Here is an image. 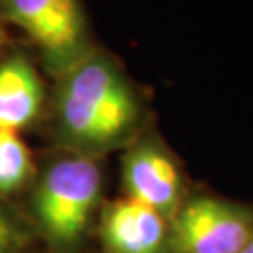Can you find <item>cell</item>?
<instances>
[{
	"label": "cell",
	"instance_id": "6da1fadb",
	"mask_svg": "<svg viewBox=\"0 0 253 253\" xmlns=\"http://www.w3.org/2000/svg\"><path fill=\"white\" fill-rule=\"evenodd\" d=\"M139 115L135 90L105 56H84L64 73L56 124L73 148L96 152L118 145L135 129Z\"/></svg>",
	"mask_w": 253,
	"mask_h": 253
},
{
	"label": "cell",
	"instance_id": "7a4b0ae2",
	"mask_svg": "<svg viewBox=\"0 0 253 253\" xmlns=\"http://www.w3.org/2000/svg\"><path fill=\"white\" fill-rule=\"evenodd\" d=\"M101 191V171L86 156L54 162L34 193V210L47 238L58 248L77 244Z\"/></svg>",
	"mask_w": 253,
	"mask_h": 253
},
{
	"label": "cell",
	"instance_id": "3957f363",
	"mask_svg": "<svg viewBox=\"0 0 253 253\" xmlns=\"http://www.w3.org/2000/svg\"><path fill=\"white\" fill-rule=\"evenodd\" d=\"M8 17L40 47L49 66L68 72L83 60L86 47L79 0H0Z\"/></svg>",
	"mask_w": 253,
	"mask_h": 253
},
{
	"label": "cell",
	"instance_id": "277c9868",
	"mask_svg": "<svg viewBox=\"0 0 253 253\" xmlns=\"http://www.w3.org/2000/svg\"><path fill=\"white\" fill-rule=\"evenodd\" d=\"M253 238L250 216L214 197H195L176 212L172 246L178 253H242Z\"/></svg>",
	"mask_w": 253,
	"mask_h": 253
},
{
	"label": "cell",
	"instance_id": "5b68a950",
	"mask_svg": "<svg viewBox=\"0 0 253 253\" xmlns=\"http://www.w3.org/2000/svg\"><path fill=\"white\" fill-rule=\"evenodd\" d=\"M124 186L127 197L145 203L160 214H171L180 201L178 169L156 145L145 143L124 160Z\"/></svg>",
	"mask_w": 253,
	"mask_h": 253
},
{
	"label": "cell",
	"instance_id": "8992f818",
	"mask_svg": "<svg viewBox=\"0 0 253 253\" xmlns=\"http://www.w3.org/2000/svg\"><path fill=\"white\" fill-rule=\"evenodd\" d=\"M101 236L109 253H160L167 227L158 210L126 197L105 210Z\"/></svg>",
	"mask_w": 253,
	"mask_h": 253
},
{
	"label": "cell",
	"instance_id": "52a82bcc",
	"mask_svg": "<svg viewBox=\"0 0 253 253\" xmlns=\"http://www.w3.org/2000/svg\"><path fill=\"white\" fill-rule=\"evenodd\" d=\"M42 101V81L23 56L0 64V129L19 131L28 126L40 113Z\"/></svg>",
	"mask_w": 253,
	"mask_h": 253
},
{
	"label": "cell",
	"instance_id": "ba28073f",
	"mask_svg": "<svg viewBox=\"0 0 253 253\" xmlns=\"http://www.w3.org/2000/svg\"><path fill=\"white\" fill-rule=\"evenodd\" d=\"M32 174V156L13 129H0V195L25 186Z\"/></svg>",
	"mask_w": 253,
	"mask_h": 253
},
{
	"label": "cell",
	"instance_id": "9c48e42d",
	"mask_svg": "<svg viewBox=\"0 0 253 253\" xmlns=\"http://www.w3.org/2000/svg\"><path fill=\"white\" fill-rule=\"evenodd\" d=\"M21 246V233L11 217L0 208V253H13Z\"/></svg>",
	"mask_w": 253,
	"mask_h": 253
},
{
	"label": "cell",
	"instance_id": "30bf717a",
	"mask_svg": "<svg viewBox=\"0 0 253 253\" xmlns=\"http://www.w3.org/2000/svg\"><path fill=\"white\" fill-rule=\"evenodd\" d=\"M242 253H253V238L248 242V246L244 248V252H242Z\"/></svg>",
	"mask_w": 253,
	"mask_h": 253
}]
</instances>
